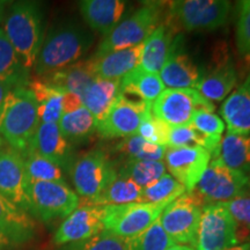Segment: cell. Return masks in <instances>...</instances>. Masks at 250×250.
Here are the masks:
<instances>
[{"mask_svg":"<svg viewBox=\"0 0 250 250\" xmlns=\"http://www.w3.org/2000/svg\"><path fill=\"white\" fill-rule=\"evenodd\" d=\"M189 125L208 136H221L225 131V122L213 112L208 111L197 112Z\"/></svg>","mask_w":250,"mask_h":250,"instance_id":"60d3db41","label":"cell"},{"mask_svg":"<svg viewBox=\"0 0 250 250\" xmlns=\"http://www.w3.org/2000/svg\"><path fill=\"white\" fill-rule=\"evenodd\" d=\"M59 130L68 142L80 143L89 138L96 131V120L86 107L62 115L58 122Z\"/></svg>","mask_w":250,"mask_h":250,"instance_id":"4dcf8cb0","label":"cell"},{"mask_svg":"<svg viewBox=\"0 0 250 250\" xmlns=\"http://www.w3.org/2000/svg\"><path fill=\"white\" fill-rule=\"evenodd\" d=\"M30 213L44 223L67 218L80 205L79 196L65 182H29Z\"/></svg>","mask_w":250,"mask_h":250,"instance_id":"30bf717a","label":"cell"},{"mask_svg":"<svg viewBox=\"0 0 250 250\" xmlns=\"http://www.w3.org/2000/svg\"><path fill=\"white\" fill-rule=\"evenodd\" d=\"M198 111H214V104L197 89H165L152 103V115L170 127L190 124Z\"/></svg>","mask_w":250,"mask_h":250,"instance_id":"8fae6325","label":"cell"},{"mask_svg":"<svg viewBox=\"0 0 250 250\" xmlns=\"http://www.w3.org/2000/svg\"><path fill=\"white\" fill-rule=\"evenodd\" d=\"M229 1L225 0H182L169 4V26L187 30H214L223 27L229 17Z\"/></svg>","mask_w":250,"mask_h":250,"instance_id":"52a82bcc","label":"cell"},{"mask_svg":"<svg viewBox=\"0 0 250 250\" xmlns=\"http://www.w3.org/2000/svg\"><path fill=\"white\" fill-rule=\"evenodd\" d=\"M28 179L23 155L11 146L0 148V193L8 201L30 212Z\"/></svg>","mask_w":250,"mask_h":250,"instance_id":"5bb4252c","label":"cell"},{"mask_svg":"<svg viewBox=\"0 0 250 250\" xmlns=\"http://www.w3.org/2000/svg\"><path fill=\"white\" fill-rule=\"evenodd\" d=\"M236 45L243 58L250 59V0L239 2L236 22Z\"/></svg>","mask_w":250,"mask_h":250,"instance_id":"f35d334b","label":"cell"},{"mask_svg":"<svg viewBox=\"0 0 250 250\" xmlns=\"http://www.w3.org/2000/svg\"><path fill=\"white\" fill-rule=\"evenodd\" d=\"M165 159L171 176L186 188L187 192H192L210 164L211 155L199 146L167 147Z\"/></svg>","mask_w":250,"mask_h":250,"instance_id":"9a60e30c","label":"cell"},{"mask_svg":"<svg viewBox=\"0 0 250 250\" xmlns=\"http://www.w3.org/2000/svg\"><path fill=\"white\" fill-rule=\"evenodd\" d=\"M220 204L229 212L237 225L242 224L245 227L250 228V197H240Z\"/></svg>","mask_w":250,"mask_h":250,"instance_id":"b9f144b4","label":"cell"},{"mask_svg":"<svg viewBox=\"0 0 250 250\" xmlns=\"http://www.w3.org/2000/svg\"><path fill=\"white\" fill-rule=\"evenodd\" d=\"M171 201L162 203H130L103 206V229L124 240L145 232L160 218Z\"/></svg>","mask_w":250,"mask_h":250,"instance_id":"8992f818","label":"cell"},{"mask_svg":"<svg viewBox=\"0 0 250 250\" xmlns=\"http://www.w3.org/2000/svg\"><path fill=\"white\" fill-rule=\"evenodd\" d=\"M5 35L28 70L34 68L43 40V14L35 1H19L6 18Z\"/></svg>","mask_w":250,"mask_h":250,"instance_id":"3957f363","label":"cell"},{"mask_svg":"<svg viewBox=\"0 0 250 250\" xmlns=\"http://www.w3.org/2000/svg\"><path fill=\"white\" fill-rule=\"evenodd\" d=\"M72 181L78 195L92 204L117 177L114 162L103 151L94 149L78 158L71 168Z\"/></svg>","mask_w":250,"mask_h":250,"instance_id":"ba28073f","label":"cell"},{"mask_svg":"<svg viewBox=\"0 0 250 250\" xmlns=\"http://www.w3.org/2000/svg\"><path fill=\"white\" fill-rule=\"evenodd\" d=\"M143 44L133 48L116 50L88 58L96 77L109 80H121L125 74L140 65Z\"/></svg>","mask_w":250,"mask_h":250,"instance_id":"44dd1931","label":"cell"},{"mask_svg":"<svg viewBox=\"0 0 250 250\" xmlns=\"http://www.w3.org/2000/svg\"><path fill=\"white\" fill-rule=\"evenodd\" d=\"M226 250H250V242L242 243V245H236L232 247V248H228Z\"/></svg>","mask_w":250,"mask_h":250,"instance_id":"f6af8a7d","label":"cell"},{"mask_svg":"<svg viewBox=\"0 0 250 250\" xmlns=\"http://www.w3.org/2000/svg\"><path fill=\"white\" fill-rule=\"evenodd\" d=\"M30 149L54 161L62 169L72 165V144L62 136L57 123H41Z\"/></svg>","mask_w":250,"mask_h":250,"instance_id":"ffe728a7","label":"cell"},{"mask_svg":"<svg viewBox=\"0 0 250 250\" xmlns=\"http://www.w3.org/2000/svg\"><path fill=\"white\" fill-rule=\"evenodd\" d=\"M164 7V2H146L104 36L94 55L100 56L143 44L144 41L160 24Z\"/></svg>","mask_w":250,"mask_h":250,"instance_id":"277c9868","label":"cell"},{"mask_svg":"<svg viewBox=\"0 0 250 250\" xmlns=\"http://www.w3.org/2000/svg\"><path fill=\"white\" fill-rule=\"evenodd\" d=\"M11 90H12L11 86L0 83V114H1L2 108H4V104H5V101H6V99H7L8 94Z\"/></svg>","mask_w":250,"mask_h":250,"instance_id":"ee69618b","label":"cell"},{"mask_svg":"<svg viewBox=\"0 0 250 250\" xmlns=\"http://www.w3.org/2000/svg\"><path fill=\"white\" fill-rule=\"evenodd\" d=\"M143 189L133 181L117 174V177L90 205H123L142 203Z\"/></svg>","mask_w":250,"mask_h":250,"instance_id":"1f68e13d","label":"cell"},{"mask_svg":"<svg viewBox=\"0 0 250 250\" xmlns=\"http://www.w3.org/2000/svg\"><path fill=\"white\" fill-rule=\"evenodd\" d=\"M41 122L34 94L28 87L12 88L0 114V134L8 146L24 155Z\"/></svg>","mask_w":250,"mask_h":250,"instance_id":"7a4b0ae2","label":"cell"},{"mask_svg":"<svg viewBox=\"0 0 250 250\" xmlns=\"http://www.w3.org/2000/svg\"><path fill=\"white\" fill-rule=\"evenodd\" d=\"M96 76L93 72L89 59L79 61L62 70L42 77V80L49 85L62 89V92L76 94L81 99Z\"/></svg>","mask_w":250,"mask_h":250,"instance_id":"484cf974","label":"cell"},{"mask_svg":"<svg viewBox=\"0 0 250 250\" xmlns=\"http://www.w3.org/2000/svg\"><path fill=\"white\" fill-rule=\"evenodd\" d=\"M29 182H65L62 169L54 161L29 149L23 155Z\"/></svg>","mask_w":250,"mask_h":250,"instance_id":"836d02e7","label":"cell"},{"mask_svg":"<svg viewBox=\"0 0 250 250\" xmlns=\"http://www.w3.org/2000/svg\"><path fill=\"white\" fill-rule=\"evenodd\" d=\"M174 29L169 23L159 24L143 43L139 66L151 73H160L173 43Z\"/></svg>","mask_w":250,"mask_h":250,"instance_id":"cb8c5ba5","label":"cell"},{"mask_svg":"<svg viewBox=\"0 0 250 250\" xmlns=\"http://www.w3.org/2000/svg\"><path fill=\"white\" fill-rule=\"evenodd\" d=\"M83 100L79 96L73 93L64 92V96H62V115L76 111L83 107Z\"/></svg>","mask_w":250,"mask_h":250,"instance_id":"7bdbcfd3","label":"cell"},{"mask_svg":"<svg viewBox=\"0 0 250 250\" xmlns=\"http://www.w3.org/2000/svg\"><path fill=\"white\" fill-rule=\"evenodd\" d=\"M68 250H126V240L103 229L98 235L74 243Z\"/></svg>","mask_w":250,"mask_h":250,"instance_id":"74e56055","label":"cell"},{"mask_svg":"<svg viewBox=\"0 0 250 250\" xmlns=\"http://www.w3.org/2000/svg\"><path fill=\"white\" fill-rule=\"evenodd\" d=\"M186 192V188L179 181L175 180L170 174H165L151 186L144 188L142 203L174 202Z\"/></svg>","mask_w":250,"mask_h":250,"instance_id":"d590c367","label":"cell"},{"mask_svg":"<svg viewBox=\"0 0 250 250\" xmlns=\"http://www.w3.org/2000/svg\"><path fill=\"white\" fill-rule=\"evenodd\" d=\"M117 174L133 181L144 189L166 174V166L162 161L127 159L121 169L117 170Z\"/></svg>","mask_w":250,"mask_h":250,"instance_id":"d6a6232c","label":"cell"},{"mask_svg":"<svg viewBox=\"0 0 250 250\" xmlns=\"http://www.w3.org/2000/svg\"><path fill=\"white\" fill-rule=\"evenodd\" d=\"M126 8L122 0H83L79 2L80 13L90 29L107 36L121 22Z\"/></svg>","mask_w":250,"mask_h":250,"instance_id":"7402d4cb","label":"cell"},{"mask_svg":"<svg viewBox=\"0 0 250 250\" xmlns=\"http://www.w3.org/2000/svg\"><path fill=\"white\" fill-rule=\"evenodd\" d=\"M94 35L74 21L59 23L48 31L43 40L34 71L45 77L79 62L92 48Z\"/></svg>","mask_w":250,"mask_h":250,"instance_id":"6da1fadb","label":"cell"},{"mask_svg":"<svg viewBox=\"0 0 250 250\" xmlns=\"http://www.w3.org/2000/svg\"><path fill=\"white\" fill-rule=\"evenodd\" d=\"M103 230V206L83 204L65 218L55 233L56 246L85 241Z\"/></svg>","mask_w":250,"mask_h":250,"instance_id":"e0dca14e","label":"cell"},{"mask_svg":"<svg viewBox=\"0 0 250 250\" xmlns=\"http://www.w3.org/2000/svg\"><path fill=\"white\" fill-rule=\"evenodd\" d=\"M220 114L228 132L250 134V72L239 88L225 100Z\"/></svg>","mask_w":250,"mask_h":250,"instance_id":"603a6c76","label":"cell"},{"mask_svg":"<svg viewBox=\"0 0 250 250\" xmlns=\"http://www.w3.org/2000/svg\"><path fill=\"white\" fill-rule=\"evenodd\" d=\"M159 76L168 89H195L198 87L203 72L183 50L182 36L173 40L167 61Z\"/></svg>","mask_w":250,"mask_h":250,"instance_id":"2e32d148","label":"cell"},{"mask_svg":"<svg viewBox=\"0 0 250 250\" xmlns=\"http://www.w3.org/2000/svg\"><path fill=\"white\" fill-rule=\"evenodd\" d=\"M152 115V102L120 94L116 102L99 122L96 131L103 139L126 138L137 133L144 121Z\"/></svg>","mask_w":250,"mask_h":250,"instance_id":"4fadbf2b","label":"cell"},{"mask_svg":"<svg viewBox=\"0 0 250 250\" xmlns=\"http://www.w3.org/2000/svg\"><path fill=\"white\" fill-rule=\"evenodd\" d=\"M2 146H4V139H2L1 134H0V148H1Z\"/></svg>","mask_w":250,"mask_h":250,"instance_id":"c3c4849f","label":"cell"},{"mask_svg":"<svg viewBox=\"0 0 250 250\" xmlns=\"http://www.w3.org/2000/svg\"><path fill=\"white\" fill-rule=\"evenodd\" d=\"M204 206L195 193L186 192L165 208L159 221L175 245L196 248L197 233Z\"/></svg>","mask_w":250,"mask_h":250,"instance_id":"9c48e42d","label":"cell"},{"mask_svg":"<svg viewBox=\"0 0 250 250\" xmlns=\"http://www.w3.org/2000/svg\"><path fill=\"white\" fill-rule=\"evenodd\" d=\"M29 71L11 44L5 31L0 28V83L17 87H28Z\"/></svg>","mask_w":250,"mask_h":250,"instance_id":"83f0119b","label":"cell"},{"mask_svg":"<svg viewBox=\"0 0 250 250\" xmlns=\"http://www.w3.org/2000/svg\"><path fill=\"white\" fill-rule=\"evenodd\" d=\"M170 129L169 125L151 115L143 122L136 134L149 143L168 147Z\"/></svg>","mask_w":250,"mask_h":250,"instance_id":"ab89813d","label":"cell"},{"mask_svg":"<svg viewBox=\"0 0 250 250\" xmlns=\"http://www.w3.org/2000/svg\"><path fill=\"white\" fill-rule=\"evenodd\" d=\"M116 149L121 154L129 156V159L161 161L165 158L167 147L149 143L138 134H133L118 143Z\"/></svg>","mask_w":250,"mask_h":250,"instance_id":"e575fe53","label":"cell"},{"mask_svg":"<svg viewBox=\"0 0 250 250\" xmlns=\"http://www.w3.org/2000/svg\"><path fill=\"white\" fill-rule=\"evenodd\" d=\"M36 224L22 208L0 193V243L5 247L21 246L35 236Z\"/></svg>","mask_w":250,"mask_h":250,"instance_id":"d6986e66","label":"cell"},{"mask_svg":"<svg viewBox=\"0 0 250 250\" xmlns=\"http://www.w3.org/2000/svg\"><path fill=\"white\" fill-rule=\"evenodd\" d=\"M167 250H196L195 248H191L189 246H182V245H174L173 247H170L169 249Z\"/></svg>","mask_w":250,"mask_h":250,"instance_id":"bcb514c9","label":"cell"},{"mask_svg":"<svg viewBox=\"0 0 250 250\" xmlns=\"http://www.w3.org/2000/svg\"><path fill=\"white\" fill-rule=\"evenodd\" d=\"M239 225L220 203L203 208L196 250H226L239 245Z\"/></svg>","mask_w":250,"mask_h":250,"instance_id":"7c38bea8","label":"cell"},{"mask_svg":"<svg viewBox=\"0 0 250 250\" xmlns=\"http://www.w3.org/2000/svg\"><path fill=\"white\" fill-rule=\"evenodd\" d=\"M28 88L31 90L37 104L41 123H57L62 115V89L49 85L42 79L29 81Z\"/></svg>","mask_w":250,"mask_h":250,"instance_id":"f1b7e54d","label":"cell"},{"mask_svg":"<svg viewBox=\"0 0 250 250\" xmlns=\"http://www.w3.org/2000/svg\"><path fill=\"white\" fill-rule=\"evenodd\" d=\"M120 94L121 80H109L96 77L87 87L81 100L83 107L88 109L96 120V123H99L105 117Z\"/></svg>","mask_w":250,"mask_h":250,"instance_id":"d4e9b609","label":"cell"},{"mask_svg":"<svg viewBox=\"0 0 250 250\" xmlns=\"http://www.w3.org/2000/svg\"><path fill=\"white\" fill-rule=\"evenodd\" d=\"M4 1H0V21L2 20V12H4Z\"/></svg>","mask_w":250,"mask_h":250,"instance_id":"7dc6e473","label":"cell"},{"mask_svg":"<svg viewBox=\"0 0 250 250\" xmlns=\"http://www.w3.org/2000/svg\"><path fill=\"white\" fill-rule=\"evenodd\" d=\"M174 245L158 219L145 232L126 240V250H167Z\"/></svg>","mask_w":250,"mask_h":250,"instance_id":"8d00e7d4","label":"cell"},{"mask_svg":"<svg viewBox=\"0 0 250 250\" xmlns=\"http://www.w3.org/2000/svg\"><path fill=\"white\" fill-rule=\"evenodd\" d=\"M5 249V247L1 245V243H0V250H4Z\"/></svg>","mask_w":250,"mask_h":250,"instance_id":"681fc988","label":"cell"},{"mask_svg":"<svg viewBox=\"0 0 250 250\" xmlns=\"http://www.w3.org/2000/svg\"><path fill=\"white\" fill-rule=\"evenodd\" d=\"M237 83V72L235 65L226 49H221L212 61L211 66L203 73L202 81L197 90L208 101H221L232 92Z\"/></svg>","mask_w":250,"mask_h":250,"instance_id":"ac0fdd59","label":"cell"},{"mask_svg":"<svg viewBox=\"0 0 250 250\" xmlns=\"http://www.w3.org/2000/svg\"><path fill=\"white\" fill-rule=\"evenodd\" d=\"M219 158L227 167L250 173V134L227 132L221 139Z\"/></svg>","mask_w":250,"mask_h":250,"instance_id":"f546056e","label":"cell"},{"mask_svg":"<svg viewBox=\"0 0 250 250\" xmlns=\"http://www.w3.org/2000/svg\"><path fill=\"white\" fill-rule=\"evenodd\" d=\"M159 74L145 71L140 66L129 72L121 79V93L133 99L152 102L165 90Z\"/></svg>","mask_w":250,"mask_h":250,"instance_id":"4316f807","label":"cell"},{"mask_svg":"<svg viewBox=\"0 0 250 250\" xmlns=\"http://www.w3.org/2000/svg\"><path fill=\"white\" fill-rule=\"evenodd\" d=\"M249 189V175L227 167L220 158H215L211 159L192 193L201 199L203 204L208 205L246 197Z\"/></svg>","mask_w":250,"mask_h":250,"instance_id":"5b68a950","label":"cell"}]
</instances>
